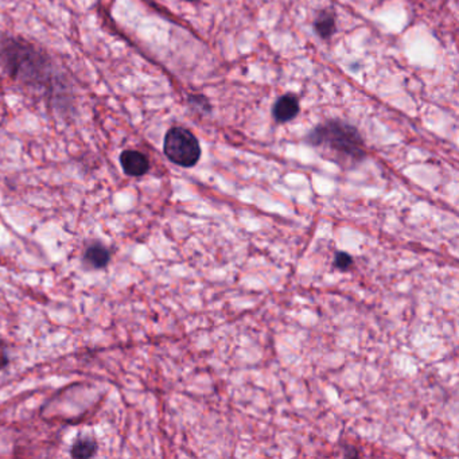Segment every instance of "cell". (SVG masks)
I'll use <instances>...</instances> for the list:
<instances>
[{"label":"cell","instance_id":"6da1fadb","mask_svg":"<svg viewBox=\"0 0 459 459\" xmlns=\"http://www.w3.org/2000/svg\"><path fill=\"white\" fill-rule=\"evenodd\" d=\"M309 143L328 152V159L340 164L353 166L361 162L365 155L360 133L340 121L317 127L309 136Z\"/></svg>","mask_w":459,"mask_h":459},{"label":"cell","instance_id":"7a4b0ae2","mask_svg":"<svg viewBox=\"0 0 459 459\" xmlns=\"http://www.w3.org/2000/svg\"><path fill=\"white\" fill-rule=\"evenodd\" d=\"M164 149L173 164L182 167H193L201 157L197 138L182 127H174L166 133Z\"/></svg>","mask_w":459,"mask_h":459},{"label":"cell","instance_id":"3957f363","mask_svg":"<svg viewBox=\"0 0 459 459\" xmlns=\"http://www.w3.org/2000/svg\"><path fill=\"white\" fill-rule=\"evenodd\" d=\"M120 164L124 173L131 177H142L149 168L147 157L133 149H127L120 155Z\"/></svg>","mask_w":459,"mask_h":459},{"label":"cell","instance_id":"277c9868","mask_svg":"<svg viewBox=\"0 0 459 459\" xmlns=\"http://www.w3.org/2000/svg\"><path fill=\"white\" fill-rule=\"evenodd\" d=\"M298 111H299L298 99L293 95H286L277 101L274 107V117L281 123L288 121L295 117Z\"/></svg>","mask_w":459,"mask_h":459},{"label":"cell","instance_id":"5b68a950","mask_svg":"<svg viewBox=\"0 0 459 459\" xmlns=\"http://www.w3.org/2000/svg\"><path fill=\"white\" fill-rule=\"evenodd\" d=\"M84 260L93 268H102L109 262V252L102 246H89L85 251Z\"/></svg>","mask_w":459,"mask_h":459},{"label":"cell","instance_id":"8992f818","mask_svg":"<svg viewBox=\"0 0 459 459\" xmlns=\"http://www.w3.org/2000/svg\"><path fill=\"white\" fill-rule=\"evenodd\" d=\"M314 26H315V30L318 35H321L322 38H328L335 30V20H334L333 13L325 11V13L319 14Z\"/></svg>","mask_w":459,"mask_h":459},{"label":"cell","instance_id":"52a82bcc","mask_svg":"<svg viewBox=\"0 0 459 459\" xmlns=\"http://www.w3.org/2000/svg\"><path fill=\"white\" fill-rule=\"evenodd\" d=\"M98 444L92 439H80L73 444L72 447V457L73 458H91L96 454Z\"/></svg>","mask_w":459,"mask_h":459},{"label":"cell","instance_id":"ba28073f","mask_svg":"<svg viewBox=\"0 0 459 459\" xmlns=\"http://www.w3.org/2000/svg\"><path fill=\"white\" fill-rule=\"evenodd\" d=\"M353 264V259L345 253V252H337L335 253V259H334V265L335 268L341 270V271H347Z\"/></svg>","mask_w":459,"mask_h":459},{"label":"cell","instance_id":"9c48e42d","mask_svg":"<svg viewBox=\"0 0 459 459\" xmlns=\"http://www.w3.org/2000/svg\"><path fill=\"white\" fill-rule=\"evenodd\" d=\"M8 365V356H7V350L6 346L3 344V341L0 340V371L3 368H6Z\"/></svg>","mask_w":459,"mask_h":459},{"label":"cell","instance_id":"30bf717a","mask_svg":"<svg viewBox=\"0 0 459 459\" xmlns=\"http://www.w3.org/2000/svg\"><path fill=\"white\" fill-rule=\"evenodd\" d=\"M189 1H194V0H189Z\"/></svg>","mask_w":459,"mask_h":459}]
</instances>
